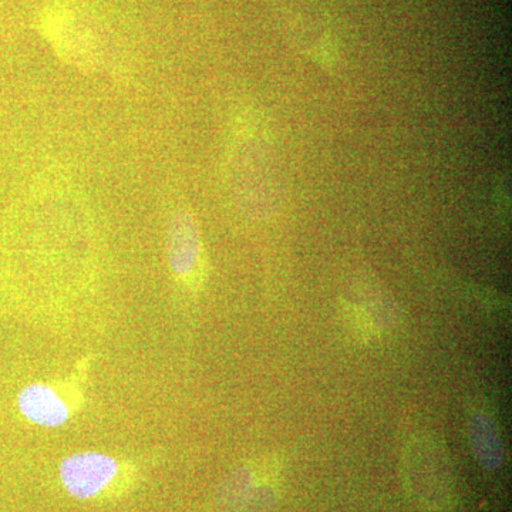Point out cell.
I'll list each match as a JSON object with an SVG mask.
<instances>
[{
	"label": "cell",
	"instance_id": "277c9868",
	"mask_svg": "<svg viewBox=\"0 0 512 512\" xmlns=\"http://www.w3.org/2000/svg\"><path fill=\"white\" fill-rule=\"evenodd\" d=\"M120 474L116 458L97 451H84L64 458L59 476L67 493L79 500H92L106 490Z\"/></svg>",
	"mask_w": 512,
	"mask_h": 512
},
{
	"label": "cell",
	"instance_id": "5b68a950",
	"mask_svg": "<svg viewBox=\"0 0 512 512\" xmlns=\"http://www.w3.org/2000/svg\"><path fill=\"white\" fill-rule=\"evenodd\" d=\"M168 261L178 281L191 288L201 284L202 248L200 234L190 215H174L168 228Z\"/></svg>",
	"mask_w": 512,
	"mask_h": 512
},
{
	"label": "cell",
	"instance_id": "8992f818",
	"mask_svg": "<svg viewBox=\"0 0 512 512\" xmlns=\"http://www.w3.org/2000/svg\"><path fill=\"white\" fill-rule=\"evenodd\" d=\"M468 437L478 463L487 470H497L503 463L504 448L493 417L476 410L468 420Z\"/></svg>",
	"mask_w": 512,
	"mask_h": 512
},
{
	"label": "cell",
	"instance_id": "3957f363",
	"mask_svg": "<svg viewBox=\"0 0 512 512\" xmlns=\"http://www.w3.org/2000/svg\"><path fill=\"white\" fill-rule=\"evenodd\" d=\"M82 393L72 384L32 383L18 394L19 412L29 423L45 429H57L69 423L82 407Z\"/></svg>",
	"mask_w": 512,
	"mask_h": 512
},
{
	"label": "cell",
	"instance_id": "7a4b0ae2",
	"mask_svg": "<svg viewBox=\"0 0 512 512\" xmlns=\"http://www.w3.org/2000/svg\"><path fill=\"white\" fill-rule=\"evenodd\" d=\"M404 471L414 498L429 508L450 503L453 474L444 447L431 437L410 441L404 456Z\"/></svg>",
	"mask_w": 512,
	"mask_h": 512
},
{
	"label": "cell",
	"instance_id": "6da1fadb",
	"mask_svg": "<svg viewBox=\"0 0 512 512\" xmlns=\"http://www.w3.org/2000/svg\"><path fill=\"white\" fill-rule=\"evenodd\" d=\"M39 29L64 62L87 73L109 66L114 52L113 29L83 0H56L43 10Z\"/></svg>",
	"mask_w": 512,
	"mask_h": 512
}]
</instances>
